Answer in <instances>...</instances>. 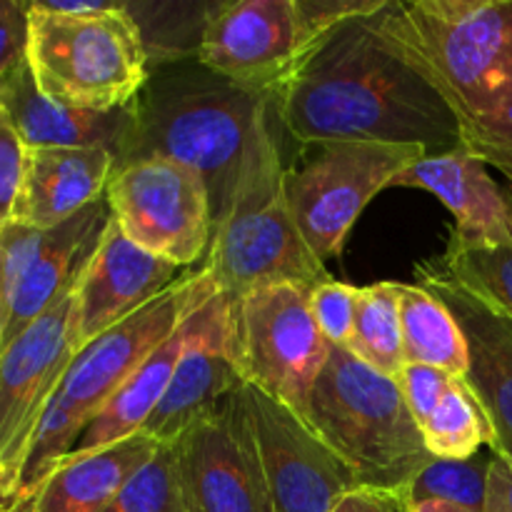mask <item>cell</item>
I'll return each mask as SVG.
<instances>
[{
    "instance_id": "1",
    "label": "cell",
    "mask_w": 512,
    "mask_h": 512,
    "mask_svg": "<svg viewBox=\"0 0 512 512\" xmlns=\"http://www.w3.org/2000/svg\"><path fill=\"white\" fill-rule=\"evenodd\" d=\"M380 13L313 45L275 98L280 123L308 145L360 140L418 145L428 155L465 148L450 105Z\"/></svg>"
},
{
    "instance_id": "2",
    "label": "cell",
    "mask_w": 512,
    "mask_h": 512,
    "mask_svg": "<svg viewBox=\"0 0 512 512\" xmlns=\"http://www.w3.org/2000/svg\"><path fill=\"white\" fill-rule=\"evenodd\" d=\"M380 15L450 105L465 148L512 160V0H390Z\"/></svg>"
},
{
    "instance_id": "3",
    "label": "cell",
    "mask_w": 512,
    "mask_h": 512,
    "mask_svg": "<svg viewBox=\"0 0 512 512\" xmlns=\"http://www.w3.org/2000/svg\"><path fill=\"white\" fill-rule=\"evenodd\" d=\"M273 100L213 73L198 58L153 65L130 103L133 128L115 168L148 158L188 165L205 180L218 225L233 205L253 135Z\"/></svg>"
},
{
    "instance_id": "4",
    "label": "cell",
    "mask_w": 512,
    "mask_h": 512,
    "mask_svg": "<svg viewBox=\"0 0 512 512\" xmlns=\"http://www.w3.org/2000/svg\"><path fill=\"white\" fill-rule=\"evenodd\" d=\"M278 105H268L253 135L240 185L228 215L215 225L205 265L228 300L270 283H298L313 290L330 280L310 253L290 213L283 158L275 135Z\"/></svg>"
},
{
    "instance_id": "5",
    "label": "cell",
    "mask_w": 512,
    "mask_h": 512,
    "mask_svg": "<svg viewBox=\"0 0 512 512\" xmlns=\"http://www.w3.org/2000/svg\"><path fill=\"white\" fill-rule=\"evenodd\" d=\"M305 423L365 488L405 490L435 460L395 378L345 348L330 345Z\"/></svg>"
},
{
    "instance_id": "6",
    "label": "cell",
    "mask_w": 512,
    "mask_h": 512,
    "mask_svg": "<svg viewBox=\"0 0 512 512\" xmlns=\"http://www.w3.org/2000/svg\"><path fill=\"white\" fill-rule=\"evenodd\" d=\"M28 65L45 98L78 110L128 108L148 80L143 33L125 3L60 15L28 3Z\"/></svg>"
},
{
    "instance_id": "7",
    "label": "cell",
    "mask_w": 512,
    "mask_h": 512,
    "mask_svg": "<svg viewBox=\"0 0 512 512\" xmlns=\"http://www.w3.org/2000/svg\"><path fill=\"white\" fill-rule=\"evenodd\" d=\"M228 313L230 348L243 383L305 420L330 350L310 313V290L298 283L260 285L228 300Z\"/></svg>"
},
{
    "instance_id": "8",
    "label": "cell",
    "mask_w": 512,
    "mask_h": 512,
    "mask_svg": "<svg viewBox=\"0 0 512 512\" xmlns=\"http://www.w3.org/2000/svg\"><path fill=\"white\" fill-rule=\"evenodd\" d=\"M425 155L418 145L338 140L318 145L300 170H288L285 195L310 253L323 265L343 253L365 205Z\"/></svg>"
},
{
    "instance_id": "9",
    "label": "cell",
    "mask_w": 512,
    "mask_h": 512,
    "mask_svg": "<svg viewBox=\"0 0 512 512\" xmlns=\"http://www.w3.org/2000/svg\"><path fill=\"white\" fill-rule=\"evenodd\" d=\"M105 200L125 238L145 253L183 270L208 258L215 233L210 195L188 165L165 158L118 165Z\"/></svg>"
},
{
    "instance_id": "10",
    "label": "cell",
    "mask_w": 512,
    "mask_h": 512,
    "mask_svg": "<svg viewBox=\"0 0 512 512\" xmlns=\"http://www.w3.org/2000/svg\"><path fill=\"white\" fill-rule=\"evenodd\" d=\"M215 293L220 290L208 265L188 270L153 303L80 348L50 403L88 428L90 420L123 388L125 380Z\"/></svg>"
},
{
    "instance_id": "11",
    "label": "cell",
    "mask_w": 512,
    "mask_h": 512,
    "mask_svg": "<svg viewBox=\"0 0 512 512\" xmlns=\"http://www.w3.org/2000/svg\"><path fill=\"white\" fill-rule=\"evenodd\" d=\"M75 290L0 348V460L5 508L15 498L30 440L78 355Z\"/></svg>"
},
{
    "instance_id": "12",
    "label": "cell",
    "mask_w": 512,
    "mask_h": 512,
    "mask_svg": "<svg viewBox=\"0 0 512 512\" xmlns=\"http://www.w3.org/2000/svg\"><path fill=\"white\" fill-rule=\"evenodd\" d=\"M310 48L298 0H225L210 3L195 58L240 88L278 98Z\"/></svg>"
},
{
    "instance_id": "13",
    "label": "cell",
    "mask_w": 512,
    "mask_h": 512,
    "mask_svg": "<svg viewBox=\"0 0 512 512\" xmlns=\"http://www.w3.org/2000/svg\"><path fill=\"white\" fill-rule=\"evenodd\" d=\"M170 445L188 512H275L240 390Z\"/></svg>"
},
{
    "instance_id": "14",
    "label": "cell",
    "mask_w": 512,
    "mask_h": 512,
    "mask_svg": "<svg viewBox=\"0 0 512 512\" xmlns=\"http://www.w3.org/2000/svg\"><path fill=\"white\" fill-rule=\"evenodd\" d=\"M240 395L275 512H333L343 495L360 488L353 470L298 413L253 385H243Z\"/></svg>"
},
{
    "instance_id": "15",
    "label": "cell",
    "mask_w": 512,
    "mask_h": 512,
    "mask_svg": "<svg viewBox=\"0 0 512 512\" xmlns=\"http://www.w3.org/2000/svg\"><path fill=\"white\" fill-rule=\"evenodd\" d=\"M415 280L443 300L468 345L463 383L493 428V455L512 458V320L465 288L440 263L415 268Z\"/></svg>"
},
{
    "instance_id": "16",
    "label": "cell",
    "mask_w": 512,
    "mask_h": 512,
    "mask_svg": "<svg viewBox=\"0 0 512 512\" xmlns=\"http://www.w3.org/2000/svg\"><path fill=\"white\" fill-rule=\"evenodd\" d=\"M243 378L230 348V313L223 293H215L200 305L190 323L180 363L175 368L168 393L148 418L140 433L158 445H170L190 428L213 413L225 398L240 390Z\"/></svg>"
},
{
    "instance_id": "17",
    "label": "cell",
    "mask_w": 512,
    "mask_h": 512,
    "mask_svg": "<svg viewBox=\"0 0 512 512\" xmlns=\"http://www.w3.org/2000/svg\"><path fill=\"white\" fill-rule=\"evenodd\" d=\"M188 270L145 253L130 243L110 218L98 250L85 265L75 290L78 350L173 288Z\"/></svg>"
},
{
    "instance_id": "18",
    "label": "cell",
    "mask_w": 512,
    "mask_h": 512,
    "mask_svg": "<svg viewBox=\"0 0 512 512\" xmlns=\"http://www.w3.org/2000/svg\"><path fill=\"white\" fill-rule=\"evenodd\" d=\"M115 158L98 148L25 150L13 218L35 230H53L105 198Z\"/></svg>"
},
{
    "instance_id": "19",
    "label": "cell",
    "mask_w": 512,
    "mask_h": 512,
    "mask_svg": "<svg viewBox=\"0 0 512 512\" xmlns=\"http://www.w3.org/2000/svg\"><path fill=\"white\" fill-rule=\"evenodd\" d=\"M0 113L25 150L98 148L120 158L133 128V108L110 113L78 110L45 98L35 85L30 65L20 68L0 88Z\"/></svg>"
},
{
    "instance_id": "20",
    "label": "cell",
    "mask_w": 512,
    "mask_h": 512,
    "mask_svg": "<svg viewBox=\"0 0 512 512\" xmlns=\"http://www.w3.org/2000/svg\"><path fill=\"white\" fill-rule=\"evenodd\" d=\"M488 168L478 153L458 148L415 160L390 188H420L433 193L453 213L455 233L463 238L508 243L512 240L508 198Z\"/></svg>"
},
{
    "instance_id": "21",
    "label": "cell",
    "mask_w": 512,
    "mask_h": 512,
    "mask_svg": "<svg viewBox=\"0 0 512 512\" xmlns=\"http://www.w3.org/2000/svg\"><path fill=\"white\" fill-rule=\"evenodd\" d=\"M108 200L100 198L83 213L65 220L53 230H45V240L35 258L30 260L23 280L13 295L8 323L3 328L0 348L8 345L20 330L28 328L35 318L53 308L65 293L78 288L85 265L98 250L100 238L110 223Z\"/></svg>"
},
{
    "instance_id": "22",
    "label": "cell",
    "mask_w": 512,
    "mask_h": 512,
    "mask_svg": "<svg viewBox=\"0 0 512 512\" xmlns=\"http://www.w3.org/2000/svg\"><path fill=\"white\" fill-rule=\"evenodd\" d=\"M160 445L135 433L93 453L68 455L5 512H103Z\"/></svg>"
},
{
    "instance_id": "23",
    "label": "cell",
    "mask_w": 512,
    "mask_h": 512,
    "mask_svg": "<svg viewBox=\"0 0 512 512\" xmlns=\"http://www.w3.org/2000/svg\"><path fill=\"white\" fill-rule=\"evenodd\" d=\"M405 363L430 365L453 378L468 370V345L448 305L418 283H400Z\"/></svg>"
},
{
    "instance_id": "24",
    "label": "cell",
    "mask_w": 512,
    "mask_h": 512,
    "mask_svg": "<svg viewBox=\"0 0 512 512\" xmlns=\"http://www.w3.org/2000/svg\"><path fill=\"white\" fill-rule=\"evenodd\" d=\"M350 353L388 378H398L405 365L400 283H375L360 288Z\"/></svg>"
},
{
    "instance_id": "25",
    "label": "cell",
    "mask_w": 512,
    "mask_h": 512,
    "mask_svg": "<svg viewBox=\"0 0 512 512\" xmlns=\"http://www.w3.org/2000/svg\"><path fill=\"white\" fill-rule=\"evenodd\" d=\"M420 433L428 453L440 460H468L493 445V428L463 378H453L433 413L420 423Z\"/></svg>"
},
{
    "instance_id": "26",
    "label": "cell",
    "mask_w": 512,
    "mask_h": 512,
    "mask_svg": "<svg viewBox=\"0 0 512 512\" xmlns=\"http://www.w3.org/2000/svg\"><path fill=\"white\" fill-rule=\"evenodd\" d=\"M455 280L488 300L512 320V240L490 243L470 240L453 230L443 258L438 260Z\"/></svg>"
},
{
    "instance_id": "27",
    "label": "cell",
    "mask_w": 512,
    "mask_h": 512,
    "mask_svg": "<svg viewBox=\"0 0 512 512\" xmlns=\"http://www.w3.org/2000/svg\"><path fill=\"white\" fill-rule=\"evenodd\" d=\"M490 463H493V450L490 455L478 453L468 460L435 458L405 485V495L410 505L423 503V500H445V503L485 512Z\"/></svg>"
},
{
    "instance_id": "28",
    "label": "cell",
    "mask_w": 512,
    "mask_h": 512,
    "mask_svg": "<svg viewBox=\"0 0 512 512\" xmlns=\"http://www.w3.org/2000/svg\"><path fill=\"white\" fill-rule=\"evenodd\" d=\"M103 512H188L173 445H160Z\"/></svg>"
},
{
    "instance_id": "29",
    "label": "cell",
    "mask_w": 512,
    "mask_h": 512,
    "mask_svg": "<svg viewBox=\"0 0 512 512\" xmlns=\"http://www.w3.org/2000/svg\"><path fill=\"white\" fill-rule=\"evenodd\" d=\"M360 288L345 285L340 280H325L310 290V313L328 345L350 350L358 315Z\"/></svg>"
},
{
    "instance_id": "30",
    "label": "cell",
    "mask_w": 512,
    "mask_h": 512,
    "mask_svg": "<svg viewBox=\"0 0 512 512\" xmlns=\"http://www.w3.org/2000/svg\"><path fill=\"white\" fill-rule=\"evenodd\" d=\"M45 240V230H35L30 225L8 220L0 228V325L5 328L13 305V295L28 270L30 260L40 250Z\"/></svg>"
},
{
    "instance_id": "31",
    "label": "cell",
    "mask_w": 512,
    "mask_h": 512,
    "mask_svg": "<svg viewBox=\"0 0 512 512\" xmlns=\"http://www.w3.org/2000/svg\"><path fill=\"white\" fill-rule=\"evenodd\" d=\"M28 3L0 0V88L28 65Z\"/></svg>"
},
{
    "instance_id": "32",
    "label": "cell",
    "mask_w": 512,
    "mask_h": 512,
    "mask_svg": "<svg viewBox=\"0 0 512 512\" xmlns=\"http://www.w3.org/2000/svg\"><path fill=\"white\" fill-rule=\"evenodd\" d=\"M395 383H398L400 393H403L405 403H408L410 413H413L415 423L420 428V423H425V418L433 413V408L440 403L445 390L450 388L453 375H448L445 370L430 368V365L405 363Z\"/></svg>"
},
{
    "instance_id": "33",
    "label": "cell",
    "mask_w": 512,
    "mask_h": 512,
    "mask_svg": "<svg viewBox=\"0 0 512 512\" xmlns=\"http://www.w3.org/2000/svg\"><path fill=\"white\" fill-rule=\"evenodd\" d=\"M23 155L18 135L10 130L8 120L0 113V228L13 218L15 200H18L20 178H23Z\"/></svg>"
},
{
    "instance_id": "34",
    "label": "cell",
    "mask_w": 512,
    "mask_h": 512,
    "mask_svg": "<svg viewBox=\"0 0 512 512\" xmlns=\"http://www.w3.org/2000/svg\"><path fill=\"white\" fill-rule=\"evenodd\" d=\"M333 512H410V500L405 490H383L360 485V488L343 495Z\"/></svg>"
},
{
    "instance_id": "35",
    "label": "cell",
    "mask_w": 512,
    "mask_h": 512,
    "mask_svg": "<svg viewBox=\"0 0 512 512\" xmlns=\"http://www.w3.org/2000/svg\"><path fill=\"white\" fill-rule=\"evenodd\" d=\"M485 512H512V458L493 455L488 475V503Z\"/></svg>"
},
{
    "instance_id": "36",
    "label": "cell",
    "mask_w": 512,
    "mask_h": 512,
    "mask_svg": "<svg viewBox=\"0 0 512 512\" xmlns=\"http://www.w3.org/2000/svg\"><path fill=\"white\" fill-rule=\"evenodd\" d=\"M410 512H483V510L463 508V505L445 503V500H423V503L410 505Z\"/></svg>"
},
{
    "instance_id": "37",
    "label": "cell",
    "mask_w": 512,
    "mask_h": 512,
    "mask_svg": "<svg viewBox=\"0 0 512 512\" xmlns=\"http://www.w3.org/2000/svg\"><path fill=\"white\" fill-rule=\"evenodd\" d=\"M490 168L500 170L503 173V178L508 180V188H505V198H508V208H510V218H512V160H493V163H488Z\"/></svg>"
},
{
    "instance_id": "38",
    "label": "cell",
    "mask_w": 512,
    "mask_h": 512,
    "mask_svg": "<svg viewBox=\"0 0 512 512\" xmlns=\"http://www.w3.org/2000/svg\"><path fill=\"white\" fill-rule=\"evenodd\" d=\"M0 508H5V473H3V460H0Z\"/></svg>"
},
{
    "instance_id": "39",
    "label": "cell",
    "mask_w": 512,
    "mask_h": 512,
    "mask_svg": "<svg viewBox=\"0 0 512 512\" xmlns=\"http://www.w3.org/2000/svg\"><path fill=\"white\" fill-rule=\"evenodd\" d=\"M0 340H3V325H0Z\"/></svg>"
},
{
    "instance_id": "40",
    "label": "cell",
    "mask_w": 512,
    "mask_h": 512,
    "mask_svg": "<svg viewBox=\"0 0 512 512\" xmlns=\"http://www.w3.org/2000/svg\"><path fill=\"white\" fill-rule=\"evenodd\" d=\"M0 512H5V508H0Z\"/></svg>"
}]
</instances>
